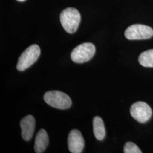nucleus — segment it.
<instances>
[{
    "mask_svg": "<svg viewBox=\"0 0 153 153\" xmlns=\"http://www.w3.org/2000/svg\"><path fill=\"white\" fill-rule=\"evenodd\" d=\"M60 22L68 33L76 32L81 22V15L78 10L73 7H68L61 13Z\"/></svg>",
    "mask_w": 153,
    "mask_h": 153,
    "instance_id": "1",
    "label": "nucleus"
},
{
    "mask_svg": "<svg viewBox=\"0 0 153 153\" xmlns=\"http://www.w3.org/2000/svg\"><path fill=\"white\" fill-rule=\"evenodd\" d=\"M44 100L47 104L57 109H68L71 105V98L65 93L59 91H49L45 93Z\"/></svg>",
    "mask_w": 153,
    "mask_h": 153,
    "instance_id": "2",
    "label": "nucleus"
},
{
    "mask_svg": "<svg viewBox=\"0 0 153 153\" xmlns=\"http://www.w3.org/2000/svg\"><path fill=\"white\" fill-rule=\"evenodd\" d=\"M40 55V48L37 44H33L24 51L20 57L16 65L18 71H22L27 69L33 65Z\"/></svg>",
    "mask_w": 153,
    "mask_h": 153,
    "instance_id": "3",
    "label": "nucleus"
},
{
    "mask_svg": "<svg viewBox=\"0 0 153 153\" xmlns=\"http://www.w3.org/2000/svg\"><path fill=\"white\" fill-rule=\"evenodd\" d=\"M95 53V47L91 43H84L72 51L71 59L77 64H82L90 60Z\"/></svg>",
    "mask_w": 153,
    "mask_h": 153,
    "instance_id": "4",
    "label": "nucleus"
},
{
    "mask_svg": "<svg viewBox=\"0 0 153 153\" xmlns=\"http://www.w3.org/2000/svg\"><path fill=\"white\" fill-rule=\"evenodd\" d=\"M124 35L129 40L148 39L153 36V30L148 26L136 24L127 28Z\"/></svg>",
    "mask_w": 153,
    "mask_h": 153,
    "instance_id": "5",
    "label": "nucleus"
},
{
    "mask_svg": "<svg viewBox=\"0 0 153 153\" xmlns=\"http://www.w3.org/2000/svg\"><path fill=\"white\" fill-rule=\"evenodd\" d=\"M130 112L131 116L138 122L145 123L152 116V109L147 103L137 102L131 105Z\"/></svg>",
    "mask_w": 153,
    "mask_h": 153,
    "instance_id": "6",
    "label": "nucleus"
},
{
    "mask_svg": "<svg viewBox=\"0 0 153 153\" xmlns=\"http://www.w3.org/2000/svg\"><path fill=\"white\" fill-rule=\"evenodd\" d=\"M68 149L72 153H82L85 141L81 131L77 129L72 130L69 134L68 138Z\"/></svg>",
    "mask_w": 153,
    "mask_h": 153,
    "instance_id": "7",
    "label": "nucleus"
},
{
    "mask_svg": "<svg viewBox=\"0 0 153 153\" xmlns=\"http://www.w3.org/2000/svg\"><path fill=\"white\" fill-rule=\"evenodd\" d=\"M20 126L22 130L23 139L26 141H30L33 137L35 130V118L32 115H27L25 116L21 121Z\"/></svg>",
    "mask_w": 153,
    "mask_h": 153,
    "instance_id": "8",
    "label": "nucleus"
},
{
    "mask_svg": "<svg viewBox=\"0 0 153 153\" xmlns=\"http://www.w3.org/2000/svg\"><path fill=\"white\" fill-rule=\"evenodd\" d=\"M49 143V138L47 131L43 129H40L37 133L34 145L35 153H43Z\"/></svg>",
    "mask_w": 153,
    "mask_h": 153,
    "instance_id": "9",
    "label": "nucleus"
},
{
    "mask_svg": "<svg viewBox=\"0 0 153 153\" xmlns=\"http://www.w3.org/2000/svg\"><path fill=\"white\" fill-rule=\"evenodd\" d=\"M93 131L95 137L99 141H102L105 136L104 122L99 116H95L93 121Z\"/></svg>",
    "mask_w": 153,
    "mask_h": 153,
    "instance_id": "10",
    "label": "nucleus"
},
{
    "mask_svg": "<svg viewBox=\"0 0 153 153\" xmlns=\"http://www.w3.org/2000/svg\"><path fill=\"white\" fill-rule=\"evenodd\" d=\"M138 61L144 67L153 68V49H149L142 52L138 57Z\"/></svg>",
    "mask_w": 153,
    "mask_h": 153,
    "instance_id": "11",
    "label": "nucleus"
},
{
    "mask_svg": "<svg viewBox=\"0 0 153 153\" xmlns=\"http://www.w3.org/2000/svg\"><path fill=\"white\" fill-rule=\"evenodd\" d=\"M124 153H141L142 152L134 143L128 142H126L124 145Z\"/></svg>",
    "mask_w": 153,
    "mask_h": 153,
    "instance_id": "12",
    "label": "nucleus"
},
{
    "mask_svg": "<svg viewBox=\"0 0 153 153\" xmlns=\"http://www.w3.org/2000/svg\"><path fill=\"white\" fill-rule=\"evenodd\" d=\"M16 1H20V2H23V1H26V0H16Z\"/></svg>",
    "mask_w": 153,
    "mask_h": 153,
    "instance_id": "13",
    "label": "nucleus"
}]
</instances>
